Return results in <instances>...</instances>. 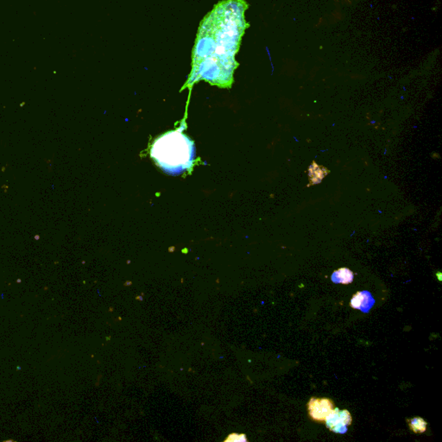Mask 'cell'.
<instances>
[{"mask_svg":"<svg viewBox=\"0 0 442 442\" xmlns=\"http://www.w3.org/2000/svg\"><path fill=\"white\" fill-rule=\"evenodd\" d=\"M245 0H224L203 18L192 54V71L185 87L205 80L212 86L231 88L238 67L235 55L249 24Z\"/></svg>","mask_w":442,"mask_h":442,"instance_id":"6da1fadb","label":"cell"},{"mask_svg":"<svg viewBox=\"0 0 442 442\" xmlns=\"http://www.w3.org/2000/svg\"><path fill=\"white\" fill-rule=\"evenodd\" d=\"M151 157L171 176H178L191 169L195 159V146L180 130H173L155 141Z\"/></svg>","mask_w":442,"mask_h":442,"instance_id":"7a4b0ae2","label":"cell"},{"mask_svg":"<svg viewBox=\"0 0 442 442\" xmlns=\"http://www.w3.org/2000/svg\"><path fill=\"white\" fill-rule=\"evenodd\" d=\"M335 408V403L329 398L312 397L308 403L309 416L318 422H325Z\"/></svg>","mask_w":442,"mask_h":442,"instance_id":"3957f363","label":"cell"},{"mask_svg":"<svg viewBox=\"0 0 442 442\" xmlns=\"http://www.w3.org/2000/svg\"><path fill=\"white\" fill-rule=\"evenodd\" d=\"M352 416L348 410H339L335 408L326 419V425L330 431L344 435L347 432V427L352 424Z\"/></svg>","mask_w":442,"mask_h":442,"instance_id":"277c9868","label":"cell"},{"mask_svg":"<svg viewBox=\"0 0 442 442\" xmlns=\"http://www.w3.org/2000/svg\"><path fill=\"white\" fill-rule=\"evenodd\" d=\"M375 304V300L370 292L359 291L352 296L350 306L352 309H359L363 313H368Z\"/></svg>","mask_w":442,"mask_h":442,"instance_id":"5b68a950","label":"cell"},{"mask_svg":"<svg viewBox=\"0 0 442 442\" xmlns=\"http://www.w3.org/2000/svg\"><path fill=\"white\" fill-rule=\"evenodd\" d=\"M354 279V274L348 268H340L332 274L331 280L334 284H349Z\"/></svg>","mask_w":442,"mask_h":442,"instance_id":"8992f818","label":"cell"},{"mask_svg":"<svg viewBox=\"0 0 442 442\" xmlns=\"http://www.w3.org/2000/svg\"><path fill=\"white\" fill-rule=\"evenodd\" d=\"M309 173L310 182L309 185H314L320 183L324 177L329 173V170H327V169L322 166L317 165L315 162H313L312 165L309 167Z\"/></svg>","mask_w":442,"mask_h":442,"instance_id":"52a82bcc","label":"cell"},{"mask_svg":"<svg viewBox=\"0 0 442 442\" xmlns=\"http://www.w3.org/2000/svg\"><path fill=\"white\" fill-rule=\"evenodd\" d=\"M411 431L416 434H421L427 430V421L421 417H415L408 421Z\"/></svg>","mask_w":442,"mask_h":442,"instance_id":"ba28073f","label":"cell"},{"mask_svg":"<svg viewBox=\"0 0 442 442\" xmlns=\"http://www.w3.org/2000/svg\"><path fill=\"white\" fill-rule=\"evenodd\" d=\"M248 440L246 438V436L244 434L238 435V434H231L224 442H247Z\"/></svg>","mask_w":442,"mask_h":442,"instance_id":"9c48e42d","label":"cell"},{"mask_svg":"<svg viewBox=\"0 0 442 442\" xmlns=\"http://www.w3.org/2000/svg\"><path fill=\"white\" fill-rule=\"evenodd\" d=\"M126 285H130V283H126Z\"/></svg>","mask_w":442,"mask_h":442,"instance_id":"30bf717a","label":"cell"}]
</instances>
